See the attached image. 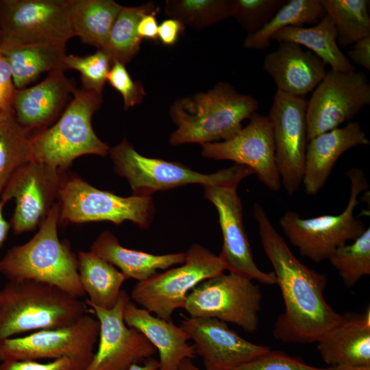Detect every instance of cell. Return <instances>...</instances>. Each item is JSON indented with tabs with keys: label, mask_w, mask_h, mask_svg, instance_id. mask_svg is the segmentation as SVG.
<instances>
[{
	"label": "cell",
	"mask_w": 370,
	"mask_h": 370,
	"mask_svg": "<svg viewBox=\"0 0 370 370\" xmlns=\"http://www.w3.org/2000/svg\"><path fill=\"white\" fill-rule=\"evenodd\" d=\"M254 215L284 304V311L275 323L273 336L286 343L317 342L343 317L324 298L326 275L310 269L295 256L259 204L254 205Z\"/></svg>",
	"instance_id": "cell-1"
},
{
	"label": "cell",
	"mask_w": 370,
	"mask_h": 370,
	"mask_svg": "<svg viewBox=\"0 0 370 370\" xmlns=\"http://www.w3.org/2000/svg\"><path fill=\"white\" fill-rule=\"evenodd\" d=\"M258 108L251 95L239 94L230 84L219 82L206 92H197L175 101L170 109L177 125L172 145L224 141L234 136L242 122Z\"/></svg>",
	"instance_id": "cell-2"
},
{
	"label": "cell",
	"mask_w": 370,
	"mask_h": 370,
	"mask_svg": "<svg viewBox=\"0 0 370 370\" xmlns=\"http://www.w3.org/2000/svg\"><path fill=\"white\" fill-rule=\"evenodd\" d=\"M56 202L36 234L27 243L14 246L0 259V274L8 281L32 280L59 288L79 298L85 295L80 282L77 255L58 234Z\"/></svg>",
	"instance_id": "cell-3"
},
{
	"label": "cell",
	"mask_w": 370,
	"mask_h": 370,
	"mask_svg": "<svg viewBox=\"0 0 370 370\" xmlns=\"http://www.w3.org/2000/svg\"><path fill=\"white\" fill-rule=\"evenodd\" d=\"M90 311L86 301L53 285L8 281L1 289L0 343L18 334L69 325Z\"/></svg>",
	"instance_id": "cell-4"
},
{
	"label": "cell",
	"mask_w": 370,
	"mask_h": 370,
	"mask_svg": "<svg viewBox=\"0 0 370 370\" xmlns=\"http://www.w3.org/2000/svg\"><path fill=\"white\" fill-rule=\"evenodd\" d=\"M102 95L82 87L77 89L58 121L29 137L30 161L66 171L84 155L106 156L110 147L92 126V116L102 103Z\"/></svg>",
	"instance_id": "cell-5"
},
{
	"label": "cell",
	"mask_w": 370,
	"mask_h": 370,
	"mask_svg": "<svg viewBox=\"0 0 370 370\" xmlns=\"http://www.w3.org/2000/svg\"><path fill=\"white\" fill-rule=\"evenodd\" d=\"M345 175L351 189L341 213L304 219L295 211H287L280 219L279 225L290 243L302 256L316 263L328 260L337 247L354 241L367 229L354 211L359 204V195L369 188V183L358 167L349 169Z\"/></svg>",
	"instance_id": "cell-6"
},
{
	"label": "cell",
	"mask_w": 370,
	"mask_h": 370,
	"mask_svg": "<svg viewBox=\"0 0 370 370\" xmlns=\"http://www.w3.org/2000/svg\"><path fill=\"white\" fill-rule=\"evenodd\" d=\"M108 154L115 172L127 180L132 195L136 196H151L156 191L190 184H238L245 177L254 174L251 169L236 164L213 173H201L180 162L143 156L125 138L110 147Z\"/></svg>",
	"instance_id": "cell-7"
},
{
	"label": "cell",
	"mask_w": 370,
	"mask_h": 370,
	"mask_svg": "<svg viewBox=\"0 0 370 370\" xmlns=\"http://www.w3.org/2000/svg\"><path fill=\"white\" fill-rule=\"evenodd\" d=\"M58 201L62 224L108 221L119 225L130 221L146 229L155 211L151 196L121 197L98 189L68 172L61 183Z\"/></svg>",
	"instance_id": "cell-8"
},
{
	"label": "cell",
	"mask_w": 370,
	"mask_h": 370,
	"mask_svg": "<svg viewBox=\"0 0 370 370\" xmlns=\"http://www.w3.org/2000/svg\"><path fill=\"white\" fill-rule=\"evenodd\" d=\"M225 270L219 256L193 244L185 252V260L181 266L138 282L130 296L136 305L169 321L175 310L184 308L188 293L196 286Z\"/></svg>",
	"instance_id": "cell-9"
},
{
	"label": "cell",
	"mask_w": 370,
	"mask_h": 370,
	"mask_svg": "<svg viewBox=\"0 0 370 370\" xmlns=\"http://www.w3.org/2000/svg\"><path fill=\"white\" fill-rule=\"evenodd\" d=\"M262 299L260 286L252 280L222 273L196 286L184 309L191 317L215 318L253 333L258 327Z\"/></svg>",
	"instance_id": "cell-10"
},
{
	"label": "cell",
	"mask_w": 370,
	"mask_h": 370,
	"mask_svg": "<svg viewBox=\"0 0 370 370\" xmlns=\"http://www.w3.org/2000/svg\"><path fill=\"white\" fill-rule=\"evenodd\" d=\"M0 49L11 46L63 43L73 37L71 0H0Z\"/></svg>",
	"instance_id": "cell-11"
},
{
	"label": "cell",
	"mask_w": 370,
	"mask_h": 370,
	"mask_svg": "<svg viewBox=\"0 0 370 370\" xmlns=\"http://www.w3.org/2000/svg\"><path fill=\"white\" fill-rule=\"evenodd\" d=\"M98 319L89 314L62 328L34 332L0 343V361L73 359L85 368L99 339Z\"/></svg>",
	"instance_id": "cell-12"
},
{
	"label": "cell",
	"mask_w": 370,
	"mask_h": 370,
	"mask_svg": "<svg viewBox=\"0 0 370 370\" xmlns=\"http://www.w3.org/2000/svg\"><path fill=\"white\" fill-rule=\"evenodd\" d=\"M370 103V84L361 71H327L306 105L308 142L349 122Z\"/></svg>",
	"instance_id": "cell-13"
},
{
	"label": "cell",
	"mask_w": 370,
	"mask_h": 370,
	"mask_svg": "<svg viewBox=\"0 0 370 370\" xmlns=\"http://www.w3.org/2000/svg\"><path fill=\"white\" fill-rule=\"evenodd\" d=\"M306 105L305 97L277 90L267 116L282 186L290 196L295 194L302 184L308 144Z\"/></svg>",
	"instance_id": "cell-14"
},
{
	"label": "cell",
	"mask_w": 370,
	"mask_h": 370,
	"mask_svg": "<svg viewBox=\"0 0 370 370\" xmlns=\"http://www.w3.org/2000/svg\"><path fill=\"white\" fill-rule=\"evenodd\" d=\"M66 172L29 161L14 173L1 194L0 202L5 205L15 200L10 221L15 234L32 231L42 223L58 200Z\"/></svg>",
	"instance_id": "cell-15"
},
{
	"label": "cell",
	"mask_w": 370,
	"mask_h": 370,
	"mask_svg": "<svg viewBox=\"0 0 370 370\" xmlns=\"http://www.w3.org/2000/svg\"><path fill=\"white\" fill-rule=\"evenodd\" d=\"M237 184H207L204 195L216 208L223 236L219 258L229 273L266 285L276 284L273 272L267 273L256 265L243 221V207Z\"/></svg>",
	"instance_id": "cell-16"
},
{
	"label": "cell",
	"mask_w": 370,
	"mask_h": 370,
	"mask_svg": "<svg viewBox=\"0 0 370 370\" xmlns=\"http://www.w3.org/2000/svg\"><path fill=\"white\" fill-rule=\"evenodd\" d=\"M130 299L128 293L121 290L117 303L111 309L87 304L98 319L100 328L97 350L84 370H129L156 353L140 332L124 321V308Z\"/></svg>",
	"instance_id": "cell-17"
},
{
	"label": "cell",
	"mask_w": 370,
	"mask_h": 370,
	"mask_svg": "<svg viewBox=\"0 0 370 370\" xmlns=\"http://www.w3.org/2000/svg\"><path fill=\"white\" fill-rule=\"evenodd\" d=\"M247 125L224 141L203 144L201 155L214 160H228L251 169L269 189L282 187L277 168L272 128L266 116L254 113Z\"/></svg>",
	"instance_id": "cell-18"
},
{
	"label": "cell",
	"mask_w": 370,
	"mask_h": 370,
	"mask_svg": "<svg viewBox=\"0 0 370 370\" xmlns=\"http://www.w3.org/2000/svg\"><path fill=\"white\" fill-rule=\"evenodd\" d=\"M182 317L181 327L193 341L206 370H234L270 349L247 341L219 319Z\"/></svg>",
	"instance_id": "cell-19"
},
{
	"label": "cell",
	"mask_w": 370,
	"mask_h": 370,
	"mask_svg": "<svg viewBox=\"0 0 370 370\" xmlns=\"http://www.w3.org/2000/svg\"><path fill=\"white\" fill-rule=\"evenodd\" d=\"M64 69L48 73L40 83L16 90L12 107L18 123L28 133L47 128L62 114L77 90Z\"/></svg>",
	"instance_id": "cell-20"
},
{
	"label": "cell",
	"mask_w": 370,
	"mask_h": 370,
	"mask_svg": "<svg viewBox=\"0 0 370 370\" xmlns=\"http://www.w3.org/2000/svg\"><path fill=\"white\" fill-rule=\"evenodd\" d=\"M326 64L310 51L291 42H280L267 53L263 69L272 78L277 90L305 97L313 91L325 75Z\"/></svg>",
	"instance_id": "cell-21"
},
{
	"label": "cell",
	"mask_w": 370,
	"mask_h": 370,
	"mask_svg": "<svg viewBox=\"0 0 370 370\" xmlns=\"http://www.w3.org/2000/svg\"><path fill=\"white\" fill-rule=\"evenodd\" d=\"M370 141L358 122L321 134L308 142L302 184L313 196L324 186L338 159L345 151Z\"/></svg>",
	"instance_id": "cell-22"
},
{
	"label": "cell",
	"mask_w": 370,
	"mask_h": 370,
	"mask_svg": "<svg viewBox=\"0 0 370 370\" xmlns=\"http://www.w3.org/2000/svg\"><path fill=\"white\" fill-rule=\"evenodd\" d=\"M123 319L127 326L140 332L158 352V370H178L184 359L195 357V347L188 343L189 335L171 320L152 315L131 299L125 306Z\"/></svg>",
	"instance_id": "cell-23"
},
{
	"label": "cell",
	"mask_w": 370,
	"mask_h": 370,
	"mask_svg": "<svg viewBox=\"0 0 370 370\" xmlns=\"http://www.w3.org/2000/svg\"><path fill=\"white\" fill-rule=\"evenodd\" d=\"M317 350L330 367L370 366V308L346 312L341 322L317 341Z\"/></svg>",
	"instance_id": "cell-24"
},
{
	"label": "cell",
	"mask_w": 370,
	"mask_h": 370,
	"mask_svg": "<svg viewBox=\"0 0 370 370\" xmlns=\"http://www.w3.org/2000/svg\"><path fill=\"white\" fill-rule=\"evenodd\" d=\"M90 251L103 258L127 278L138 282L144 281L157 273L185 260V253L155 255L127 249L122 246L119 239L111 232H101L90 247Z\"/></svg>",
	"instance_id": "cell-25"
},
{
	"label": "cell",
	"mask_w": 370,
	"mask_h": 370,
	"mask_svg": "<svg viewBox=\"0 0 370 370\" xmlns=\"http://www.w3.org/2000/svg\"><path fill=\"white\" fill-rule=\"evenodd\" d=\"M334 23L326 14L310 27H287L273 35L271 40L291 42L304 46L321 58L331 70L345 73L356 71L354 66L340 50Z\"/></svg>",
	"instance_id": "cell-26"
},
{
	"label": "cell",
	"mask_w": 370,
	"mask_h": 370,
	"mask_svg": "<svg viewBox=\"0 0 370 370\" xmlns=\"http://www.w3.org/2000/svg\"><path fill=\"white\" fill-rule=\"evenodd\" d=\"M65 45L42 43L11 46L0 49L8 60L17 90L25 88L44 73L64 69Z\"/></svg>",
	"instance_id": "cell-27"
},
{
	"label": "cell",
	"mask_w": 370,
	"mask_h": 370,
	"mask_svg": "<svg viewBox=\"0 0 370 370\" xmlns=\"http://www.w3.org/2000/svg\"><path fill=\"white\" fill-rule=\"evenodd\" d=\"M77 262L80 282L88 295L86 303L102 309L112 308L127 278L114 266L90 250L79 251Z\"/></svg>",
	"instance_id": "cell-28"
},
{
	"label": "cell",
	"mask_w": 370,
	"mask_h": 370,
	"mask_svg": "<svg viewBox=\"0 0 370 370\" xmlns=\"http://www.w3.org/2000/svg\"><path fill=\"white\" fill-rule=\"evenodd\" d=\"M122 7L112 0H71L73 36L101 49Z\"/></svg>",
	"instance_id": "cell-29"
},
{
	"label": "cell",
	"mask_w": 370,
	"mask_h": 370,
	"mask_svg": "<svg viewBox=\"0 0 370 370\" xmlns=\"http://www.w3.org/2000/svg\"><path fill=\"white\" fill-rule=\"evenodd\" d=\"M325 14L319 0L286 1L261 29L247 36L243 46L248 49H266L278 31L287 27L317 24Z\"/></svg>",
	"instance_id": "cell-30"
},
{
	"label": "cell",
	"mask_w": 370,
	"mask_h": 370,
	"mask_svg": "<svg viewBox=\"0 0 370 370\" xmlns=\"http://www.w3.org/2000/svg\"><path fill=\"white\" fill-rule=\"evenodd\" d=\"M29 137L12 107L0 112V196L14 173L30 161Z\"/></svg>",
	"instance_id": "cell-31"
},
{
	"label": "cell",
	"mask_w": 370,
	"mask_h": 370,
	"mask_svg": "<svg viewBox=\"0 0 370 370\" xmlns=\"http://www.w3.org/2000/svg\"><path fill=\"white\" fill-rule=\"evenodd\" d=\"M157 8L152 3L138 7L123 6L110 30L103 51L113 62L124 65L138 53L142 39L137 33L139 21L145 14Z\"/></svg>",
	"instance_id": "cell-32"
},
{
	"label": "cell",
	"mask_w": 370,
	"mask_h": 370,
	"mask_svg": "<svg viewBox=\"0 0 370 370\" xmlns=\"http://www.w3.org/2000/svg\"><path fill=\"white\" fill-rule=\"evenodd\" d=\"M336 32L338 46L347 47L370 36L367 0H319Z\"/></svg>",
	"instance_id": "cell-33"
},
{
	"label": "cell",
	"mask_w": 370,
	"mask_h": 370,
	"mask_svg": "<svg viewBox=\"0 0 370 370\" xmlns=\"http://www.w3.org/2000/svg\"><path fill=\"white\" fill-rule=\"evenodd\" d=\"M328 260L338 271L345 286L351 287L370 274V229L351 244L337 247Z\"/></svg>",
	"instance_id": "cell-34"
},
{
	"label": "cell",
	"mask_w": 370,
	"mask_h": 370,
	"mask_svg": "<svg viewBox=\"0 0 370 370\" xmlns=\"http://www.w3.org/2000/svg\"><path fill=\"white\" fill-rule=\"evenodd\" d=\"M233 0L167 1L166 14L184 25L206 27L232 17Z\"/></svg>",
	"instance_id": "cell-35"
},
{
	"label": "cell",
	"mask_w": 370,
	"mask_h": 370,
	"mask_svg": "<svg viewBox=\"0 0 370 370\" xmlns=\"http://www.w3.org/2000/svg\"><path fill=\"white\" fill-rule=\"evenodd\" d=\"M112 64L110 57L101 49L86 56L70 54L64 58L65 69L80 73L82 87L101 95Z\"/></svg>",
	"instance_id": "cell-36"
},
{
	"label": "cell",
	"mask_w": 370,
	"mask_h": 370,
	"mask_svg": "<svg viewBox=\"0 0 370 370\" xmlns=\"http://www.w3.org/2000/svg\"><path fill=\"white\" fill-rule=\"evenodd\" d=\"M286 0H233L232 17L253 34L273 18Z\"/></svg>",
	"instance_id": "cell-37"
},
{
	"label": "cell",
	"mask_w": 370,
	"mask_h": 370,
	"mask_svg": "<svg viewBox=\"0 0 370 370\" xmlns=\"http://www.w3.org/2000/svg\"><path fill=\"white\" fill-rule=\"evenodd\" d=\"M110 85L121 95L124 110L142 102L145 92L140 82H134L130 77L125 65L113 62L107 77Z\"/></svg>",
	"instance_id": "cell-38"
},
{
	"label": "cell",
	"mask_w": 370,
	"mask_h": 370,
	"mask_svg": "<svg viewBox=\"0 0 370 370\" xmlns=\"http://www.w3.org/2000/svg\"><path fill=\"white\" fill-rule=\"evenodd\" d=\"M308 365L300 359L279 351L269 349L234 370H332Z\"/></svg>",
	"instance_id": "cell-39"
},
{
	"label": "cell",
	"mask_w": 370,
	"mask_h": 370,
	"mask_svg": "<svg viewBox=\"0 0 370 370\" xmlns=\"http://www.w3.org/2000/svg\"><path fill=\"white\" fill-rule=\"evenodd\" d=\"M85 367L77 361L63 358L42 363L37 360L4 361L0 370H84Z\"/></svg>",
	"instance_id": "cell-40"
},
{
	"label": "cell",
	"mask_w": 370,
	"mask_h": 370,
	"mask_svg": "<svg viewBox=\"0 0 370 370\" xmlns=\"http://www.w3.org/2000/svg\"><path fill=\"white\" fill-rule=\"evenodd\" d=\"M16 90L10 64L0 52V112L12 107Z\"/></svg>",
	"instance_id": "cell-41"
},
{
	"label": "cell",
	"mask_w": 370,
	"mask_h": 370,
	"mask_svg": "<svg viewBox=\"0 0 370 370\" xmlns=\"http://www.w3.org/2000/svg\"><path fill=\"white\" fill-rule=\"evenodd\" d=\"M184 30V25L180 21L168 18L158 25V39L164 45H173Z\"/></svg>",
	"instance_id": "cell-42"
},
{
	"label": "cell",
	"mask_w": 370,
	"mask_h": 370,
	"mask_svg": "<svg viewBox=\"0 0 370 370\" xmlns=\"http://www.w3.org/2000/svg\"><path fill=\"white\" fill-rule=\"evenodd\" d=\"M347 55L353 63L370 71V36L352 45Z\"/></svg>",
	"instance_id": "cell-43"
},
{
	"label": "cell",
	"mask_w": 370,
	"mask_h": 370,
	"mask_svg": "<svg viewBox=\"0 0 370 370\" xmlns=\"http://www.w3.org/2000/svg\"><path fill=\"white\" fill-rule=\"evenodd\" d=\"M159 8L149 12L140 18L137 26V33L138 36L143 38L151 40L158 39V24L156 21V15Z\"/></svg>",
	"instance_id": "cell-44"
},
{
	"label": "cell",
	"mask_w": 370,
	"mask_h": 370,
	"mask_svg": "<svg viewBox=\"0 0 370 370\" xmlns=\"http://www.w3.org/2000/svg\"><path fill=\"white\" fill-rule=\"evenodd\" d=\"M3 206L4 205L0 202V248L5 241L11 227L10 223H8L3 217Z\"/></svg>",
	"instance_id": "cell-45"
},
{
	"label": "cell",
	"mask_w": 370,
	"mask_h": 370,
	"mask_svg": "<svg viewBox=\"0 0 370 370\" xmlns=\"http://www.w3.org/2000/svg\"><path fill=\"white\" fill-rule=\"evenodd\" d=\"M160 367L159 360L152 357L146 359L142 365H132L129 370H158Z\"/></svg>",
	"instance_id": "cell-46"
},
{
	"label": "cell",
	"mask_w": 370,
	"mask_h": 370,
	"mask_svg": "<svg viewBox=\"0 0 370 370\" xmlns=\"http://www.w3.org/2000/svg\"><path fill=\"white\" fill-rule=\"evenodd\" d=\"M332 367V370H370V366L341 365L333 366Z\"/></svg>",
	"instance_id": "cell-47"
},
{
	"label": "cell",
	"mask_w": 370,
	"mask_h": 370,
	"mask_svg": "<svg viewBox=\"0 0 370 370\" xmlns=\"http://www.w3.org/2000/svg\"><path fill=\"white\" fill-rule=\"evenodd\" d=\"M178 370H204L197 367L191 359H184L178 368ZM206 370V369H205Z\"/></svg>",
	"instance_id": "cell-48"
},
{
	"label": "cell",
	"mask_w": 370,
	"mask_h": 370,
	"mask_svg": "<svg viewBox=\"0 0 370 370\" xmlns=\"http://www.w3.org/2000/svg\"><path fill=\"white\" fill-rule=\"evenodd\" d=\"M2 42H3V36H2V33H1V29H0V47L2 44Z\"/></svg>",
	"instance_id": "cell-49"
},
{
	"label": "cell",
	"mask_w": 370,
	"mask_h": 370,
	"mask_svg": "<svg viewBox=\"0 0 370 370\" xmlns=\"http://www.w3.org/2000/svg\"><path fill=\"white\" fill-rule=\"evenodd\" d=\"M0 301H1V289H0Z\"/></svg>",
	"instance_id": "cell-50"
}]
</instances>
